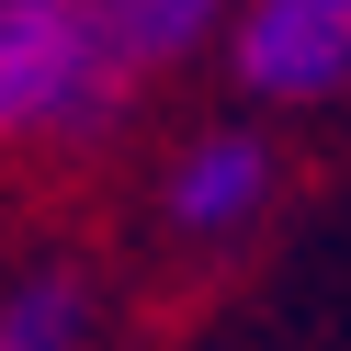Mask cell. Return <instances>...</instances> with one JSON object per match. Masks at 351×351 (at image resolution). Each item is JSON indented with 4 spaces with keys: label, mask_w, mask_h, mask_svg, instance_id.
Segmentation results:
<instances>
[{
    "label": "cell",
    "mask_w": 351,
    "mask_h": 351,
    "mask_svg": "<svg viewBox=\"0 0 351 351\" xmlns=\"http://www.w3.org/2000/svg\"><path fill=\"white\" fill-rule=\"evenodd\" d=\"M136 80L102 46V0H0V147L12 136H102Z\"/></svg>",
    "instance_id": "1"
},
{
    "label": "cell",
    "mask_w": 351,
    "mask_h": 351,
    "mask_svg": "<svg viewBox=\"0 0 351 351\" xmlns=\"http://www.w3.org/2000/svg\"><path fill=\"white\" fill-rule=\"evenodd\" d=\"M227 69L261 102H328L351 80V0H250L227 23Z\"/></svg>",
    "instance_id": "2"
},
{
    "label": "cell",
    "mask_w": 351,
    "mask_h": 351,
    "mask_svg": "<svg viewBox=\"0 0 351 351\" xmlns=\"http://www.w3.org/2000/svg\"><path fill=\"white\" fill-rule=\"evenodd\" d=\"M272 204V147L261 136H193L182 159H170V227H193V238H227V227H250V215Z\"/></svg>",
    "instance_id": "3"
},
{
    "label": "cell",
    "mask_w": 351,
    "mask_h": 351,
    "mask_svg": "<svg viewBox=\"0 0 351 351\" xmlns=\"http://www.w3.org/2000/svg\"><path fill=\"white\" fill-rule=\"evenodd\" d=\"M227 23V0H102V46H114V69L125 80H147V69H182L204 34Z\"/></svg>",
    "instance_id": "4"
},
{
    "label": "cell",
    "mask_w": 351,
    "mask_h": 351,
    "mask_svg": "<svg viewBox=\"0 0 351 351\" xmlns=\"http://www.w3.org/2000/svg\"><path fill=\"white\" fill-rule=\"evenodd\" d=\"M0 351H80V283H23L0 306Z\"/></svg>",
    "instance_id": "5"
}]
</instances>
